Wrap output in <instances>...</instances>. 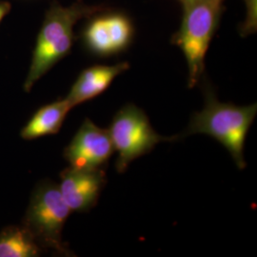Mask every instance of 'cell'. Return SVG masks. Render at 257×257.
<instances>
[{
    "label": "cell",
    "mask_w": 257,
    "mask_h": 257,
    "mask_svg": "<svg viewBox=\"0 0 257 257\" xmlns=\"http://www.w3.org/2000/svg\"><path fill=\"white\" fill-rule=\"evenodd\" d=\"M105 19L115 55L119 54L126 50L132 42L133 25L126 16L120 14L105 16Z\"/></svg>",
    "instance_id": "cell-12"
},
{
    "label": "cell",
    "mask_w": 257,
    "mask_h": 257,
    "mask_svg": "<svg viewBox=\"0 0 257 257\" xmlns=\"http://www.w3.org/2000/svg\"><path fill=\"white\" fill-rule=\"evenodd\" d=\"M11 8H12L11 3L8 1H1L0 2V22L9 14Z\"/></svg>",
    "instance_id": "cell-14"
},
{
    "label": "cell",
    "mask_w": 257,
    "mask_h": 257,
    "mask_svg": "<svg viewBox=\"0 0 257 257\" xmlns=\"http://www.w3.org/2000/svg\"><path fill=\"white\" fill-rule=\"evenodd\" d=\"M114 152L108 130L99 128L86 118L70 144L65 148L63 156L70 167L77 169H101Z\"/></svg>",
    "instance_id": "cell-6"
},
{
    "label": "cell",
    "mask_w": 257,
    "mask_h": 257,
    "mask_svg": "<svg viewBox=\"0 0 257 257\" xmlns=\"http://www.w3.org/2000/svg\"><path fill=\"white\" fill-rule=\"evenodd\" d=\"M224 0H198L183 5L184 16L173 43L183 52L189 68V88L195 87L205 71V56L215 34Z\"/></svg>",
    "instance_id": "cell-4"
},
{
    "label": "cell",
    "mask_w": 257,
    "mask_h": 257,
    "mask_svg": "<svg viewBox=\"0 0 257 257\" xmlns=\"http://www.w3.org/2000/svg\"><path fill=\"white\" fill-rule=\"evenodd\" d=\"M246 4V18L240 27L242 37H248L257 30V0H244Z\"/></svg>",
    "instance_id": "cell-13"
},
{
    "label": "cell",
    "mask_w": 257,
    "mask_h": 257,
    "mask_svg": "<svg viewBox=\"0 0 257 257\" xmlns=\"http://www.w3.org/2000/svg\"><path fill=\"white\" fill-rule=\"evenodd\" d=\"M100 11V6H89L81 1L69 7H63L57 2L52 4L37 36L27 77L23 84L25 92H31L42 76L70 54L74 44V25Z\"/></svg>",
    "instance_id": "cell-1"
},
{
    "label": "cell",
    "mask_w": 257,
    "mask_h": 257,
    "mask_svg": "<svg viewBox=\"0 0 257 257\" xmlns=\"http://www.w3.org/2000/svg\"><path fill=\"white\" fill-rule=\"evenodd\" d=\"M43 249L21 224L0 231V257L40 256Z\"/></svg>",
    "instance_id": "cell-10"
},
{
    "label": "cell",
    "mask_w": 257,
    "mask_h": 257,
    "mask_svg": "<svg viewBox=\"0 0 257 257\" xmlns=\"http://www.w3.org/2000/svg\"><path fill=\"white\" fill-rule=\"evenodd\" d=\"M72 109L73 107L65 98L40 107L21 128L20 137L24 140H35L56 135Z\"/></svg>",
    "instance_id": "cell-9"
},
{
    "label": "cell",
    "mask_w": 257,
    "mask_h": 257,
    "mask_svg": "<svg viewBox=\"0 0 257 257\" xmlns=\"http://www.w3.org/2000/svg\"><path fill=\"white\" fill-rule=\"evenodd\" d=\"M72 211L65 203L58 185L51 180L37 184L21 225L32 234L40 248L64 256L71 250L64 243L62 232L65 222Z\"/></svg>",
    "instance_id": "cell-3"
},
{
    "label": "cell",
    "mask_w": 257,
    "mask_h": 257,
    "mask_svg": "<svg viewBox=\"0 0 257 257\" xmlns=\"http://www.w3.org/2000/svg\"><path fill=\"white\" fill-rule=\"evenodd\" d=\"M83 41L92 55L101 57L115 55L105 16L94 18L87 25L83 33Z\"/></svg>",
    "instance_id": "cell-11"
},
{
    "label": "cell",
    "mask_w": 257,
    "mask_h": 257,
    "mask_svg": "<svg viewBox=\"0 0 257 257\" xmlns=\"http://www.w3.org/2000/svg\"><path fill=\"white\" fill-rule=\"evenodd\" d=\"M128 62L118 64L95 65L85 69L78 75L65 99L74 108L105 92L116 76L128 70Z\"/></svg>",
    "instance_id": "cell-8"
},
{
    "label": "cell",
    "mask_w": 257,
    "mask_h": 257,
    "mask_svg": "<svg viewBox=\"0 0 257 257\" xmlns=\"http://www.w3.org/2000/svg\"><path fill=\"white\" fill-rule=\"evenodd\" d=\"M106 183L102 168L88 170L69 167L60 173L58 189L71 211L86 212L96 205Z\"/></svg>",
    "instance_id": "cell-7"
},
{
    "label": "cell",
    "mask_w": 257,
    "mask_h": 257,
    "mask_svg": "<svg viewBox=\"0 0 257 257\" xmlns=\"http://www.w3.org/2000/svg\"><path fill=\"white\" fill-rule=\"evenodd\" d=\"M108 132L118 154L115 168L120 174L127 170L131 162L152 152L157 144L178 140L177 136L168 138L158 135L146 113L134 104H128L116 112Z\"/></svg>",
    "instance_id": "cell-5"
},
{
    "label": "cell",
    "mask_w": 257,
    "mask_h": 257,
    "mask_svg": "<svg viewBox=\"0 0 257 257\" xmlns=\"http://www.w3.org/2000/svg\"><path fill=\"white\" fill-rule=\"evenodd\" d=\"M256 113V103L239 107L220 102L213 91L206 87L203 110L193 114L188 128L177 138L195 134L208 135L220 142L229 151L237 168L244 170L247 167L244 158L245 140Z\"/></svg>",
    "instance_id": "cell-2"
},
{
    "label": "cell",
    "mask_w": 257,
    "mask_h": 257,
    "mask_svg": "<svg viewBox=\"0 0 257 257\" xmlns=\"http://www.w3.org/2000/svg\"><path fill=\"white\" fill-rule=\"evenodd\" d=\"M179 1H181L183 5H186V4H189V3H193V2L198 1V0H179Z\"/></svg>",
    "instance_id": "cell-15"
}]
</instances>
